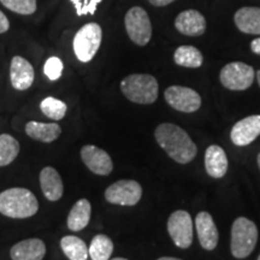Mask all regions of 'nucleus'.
<instances>
[{
  "mask_svg": "<svg viewBox=\"0 0 260 260\" xmlns=\"http://www.w3.org/2000/svg\"><path fill=\"white\" fill-rule=\"evenodd\" d=\"M256 260H260V254H259V256H258V259H256Z\"/></svg>",
  "mask_w": 260,
  "mask_h": 260,
  "instance_id": "obj_37",
  "label": "nucleus"
},
{
  "mask_svg": "<svg viewBox=\"0 0 260 260\" xmlns=\"http://www.w3.org/2000/svg\"><path fill=\"white\" fill-rule=\"evenodd\" d=\"M142 187L133 180H121L111 184L105 190L107 203L119 206H134L141 200Z\"/></svg>",
  "mask_w": 260,
  "mask_h": 260,
  "instance_id": "obj_8",
  "label": "nucleus"
},
{
  "mask_svg": "<svg viewBox=\"0 0 260 260\" xmlns=\"http://www.w3.org/2000/svg\"><path fill=\"white\" fill-rule=\"evenodd\" d=\"M46 254V246L40 239H27L16 243L10 251L12 260H42Z\"/></svg>",
  "mask_w": 260,
  "mask_h": 260,
  "instance_id": "obj_16",
  "label": "nucleus"
},
{
  "mask_svg": "<svg viewBox=\"0 0 260 260\" xmlns=\"http://www.w3.org/2000/svg\"><path fill=\"white\" fill-rule=\"evenodd\" d=\"M234 21L240 31L260 35V8L246 6L239 9L234 16Z\"/></svg>",
  "mask_w": 260,
  "mask_h": 260,
  "instance_id": "obj_19",
  "label": "nucleus"
},
{
  "mask_svg": "<svg viewBox=\"0 0 260 260\" xmlns=\"http://www.w3.org/2000/svg\"><path fill=\"white\" fill-rule=\"evenodd\" d=\"M251 50L253 53L259 54L260 56V38L254 39V40L251 42Z\"/></svg>",
  "mask_w": 260,
  "mask_h": 260,
  "instance_id": "obj_32",
  "label": "nucleus"
},
{
  "mask_svg": "<svg viewBox=\"0 0 260 260\" xmlns=\"http://www.w3.org/2000/svg\"><path fill=\"white\" fill-rule=\"evenodd\" d=\"M168 232L175 245L186 249L193 242V222L187 211H175L169 217Z\"/></svg>",
  "mask_w": 260,
  "mask_h": 260,
  "instance_id": "obj_9",
  "label": "nucleus"
},
{
  "mask_svg": "<svg viewBox=\"0 0 260 260\" xmlns=\"http://www.w3.org/2000/svg\"><path fill=\"white\" fill-rule=\"evenodd\" d=\"M40 109L42 113L53 121H60L67 115L68 106L61 100L53 96H47L40 103Z\"/></svg>",
  "mask_w": 260,
  "mask_h": 260,
  "instance_id": "obj_26",
  "label": "nucleus"
},
{
  "mask_svg": "<svg viewBox=\"0 0 260 260\" xmlns=\"http://www.w3.org/2000/svg\"><path fill=\"white\" fill-rule=\"evenodd\" d=\"M205 168L207 174L213 178H220L228 171V157L222 147L210 146L205 152Z\"/></svg>",
  "mask_w": 260,
  "mask_h": 260,
  "instance_id": "obj_18",
  "label": "nucleus"
},
{
  "mask_svg": "<svg viewBox=\"0 0 260 260\" xmlns=\"http://www.w3.org/2000/svg\"><path fill=\"white\" fill-rule=\"evenodd\" d=\"M195 228L201 247L206 251H213L218 245L219 234L212 216L209 212L198 213L195 218Z\"/></svg>",
  "mask_w": 260,
  "mask_h": 260,
  "instance_id": "obj_14",
  "label": "nucleus"
},
{
  "mask_svg": "<svg viewBox=\"0 0 260 260\" xmlns=\"http://www.w3.org/2000/svg\"><path fill=\"white\" fill-rule=\"evenodd\" d=\"M39 211L37 197L27 188H9L0 193V213L10 218L24 219Z\"/></svg>",
  "mask_w": 260,
  "mask_h": 260,
  "instance_id": "obj_2",
  "label": "nucleus"
},
{
  "mask_svg": "<svg viewBox=\"0 0 260 260\" xmlns=\"http://www.w3.org/2000/svg\"><path fill=\"white\" fill-rule=\"evenodd\" d=\"M121 90L130 102L149 105L158 99L159 87L157 80L152 75L133 74L122 80Z\"/></svg>",
  "mask_w": 260,
  "mask_h": 260,
  "instance_id": "obj_3",
  "label": "nucleus"
},
{
  "mask_svg": "<svg viewBox=\"0 0 260 260\" xmlns=\"http://www.w3.org/2000/svg\"><path fill=\"white\" fill-rule=\"evenodd\" d=\"M165 100L172 109L181 112H195L200 109L201 98L199 93L188 87L171 86L165 90Z\"/></svg>",
  "mask_w": 260,
  "mask_h": 260,
  "instance_id": "obj_10",
  "label": "nucleus"
},
{
  "mask_svg": "<svg viewBox=\"0 0 260 260\" xmlns=\"http://www.w3.org/2000/svg\"><path fill=\"white\" fill-rule=\"evenodd\" d=\"M60 248L70 260H87L89 256L86 242L77 236H64L60 240Z\"/></svg>",
  "mask_w": 260,
  "mask_h": 260,
  "instance_id": "obj_22",
  "label": "nucleus"
},
{
  "mask_svg": "<svg viewBox=\"0 0 260 260\" xmlns=\"http://www.w3.org/2000/svg\"><path fill=\"white\" fill-rule=\"evenodd\" d=\"M25 133L29 138L37 141L50 144L59 138L61 134V128L57 123H41L37 121H30L25 125Z\"/></svg>",
  "mask_w": 260,
  "mask_h": 260,
  "instance_id": "obj_20",
  "label": "nucleus"
},
{
  "mask_svg": "<svg viewBox=\"0 0 260 260\" xmlns=\"http://www.w3.org/2000/svg\"><path fill=\"white\" fill-rule=\"evenodd\" d=\"M103 40V29L98 23L84 24L74 38V52L82 63H88L95 57Z\"/></svg>",
  "mask_w": 260,
  "mask_h": 260,
  "instance_id": "obj_5",
  "label": "nucleus"
},
{
  "mask_svg": "<svg viewBox=\"0 0 260 260\" xmlns=\"http://www.w3.org/2000/svg\"><path fill=\"white\" fill-rule=\"evenodd\" d=\"M158 145L167 152L169 157L180 164L193 160L198 153L197 145L183 129L172 123L159 124L154 132Z\"/></svg>",
  "mask_w": 260,
  "mask_h": 260,
  "instance_id": "obj_1",
  "label": "nucleus"
},
{
  "mask_svg": "<svg viewBox=\"0 0 260 260\" xmlns=\"http://www.w3.org/2000/svg\"><path fill=\"white\" fill-rule=\"evenodd\" d=\"M260 135V115L248 116L233 126L230 138L234 145L247 146Z\"/></svg>",
  "mask_w": 260,
  "mask_h": 260,
  "instance_id": "obj_12",
  "label": "nucleus"
},
{
  "mask_svg": "<svg viewBox=\"0 0 260 260\" xmlns=\"http://www.w3.org/2000/svg\"><path fill=\"white\" fill-rule=\"evenodd\" d=\"M10 28V22L3 11H0V34L6 32Z\"/></svg>",
  "mask_w": 260,
  "mask_h": 260,
  "instance_id": "obj_30",
  "label": "nucleus"
},
{
  "mask_svg": "<svg viewBox=\"0 0 260 260\" xmlns=\"http://www.w3.org/2000/svg\"><path fill=\"white\" fill-rule=\"evenodd\" d=\"M113 252V242L109 236L99 234L93 237L88 248L92 260H110Z\"/></svg>",
  "mask_w": 260,
  "mask_h": 260,
  "instance_id": "obj_24",
  "label": "nucleus"
},
{
  "mask_svg": "<svg viewBox=\"0 0 260 260\" xmlns=\"http://www.w3.org/2000/svg\"><path fill=\"white\" fill-rule=\"evenodd\" d=\"M255 71L251 65L242 61H233L220 70L219 79L225 88L230 90H246L252 86Z\"/></svg>",
  "mask_w": 260,
  "mask_h": 260,
  "instance_id": "obj_7",
  "label": "nucleus"
},
{
  "mask_svg": "<svg viewBox=\"0 0 260 260\" xmlns=\"http://www.w3.org/2000/svg\"><path fill=\"white\" fill-rule=\"evenodd\" d=\"M149 4L153 6H157V8H162V6H167L171 3H174L175 0H148Z\"/></svg>",
  "mask_w": 260,
  "mask_h": 260,
  "instance_id": "obj_31",
  "label": "nucleus"
},
{
  "mask_svg": "<svg viewBox=\"0 0 260 260\" xmlns=\"http://www.w3.org/2000/svg\"><path fill=\"white\" fill-rule=\"evenodd\" d=\"M64 70V64L58 57H51L48 58L45 63L44 73L51 81H57L61 77Z\"/></svg>",
  "mask_w": 260,
  "mask_h": 260,
  "instance_id": "obj_28",
  "label": "nucleus"
},
{
  "mask_svg": "<svg viewBox=\"0 0 260 260\" xmlns=\"http://www.w3.org/2000/svg\"><path fill=\"white\" fill-rule=\"evenodd\" d=\"M158 260H181V259L172 258V256H162V258H159Z\"/></svg>",
  "mask_w": 260,
  "mask_h": 260,
  "instance_id": "obj_33",
  "label": "nucleus"
},
{
  "mask_svg": "<svg viewBox=\"0 0 260 260\" xmlns=\"http://www.w3.org/2000/svg\"><path fill=\"white\" fill-rule=\"evenodd\" d=\"M175 27L187 37H200L206 30V19L197 10H186L178 14Z\"/></svg>",
  "mask_w": 260,
  "mask_h": 260,
  "instance_id": "obj_15",
  "label": "nucleus"
},
{
  "mask_svg": "<svg viewBox=\"0 0 260 260\" xmlns=\"http://www.w3.org/2000/svg\"><path fill=\"white\" fill-rule=\"evenodd\" d=\"M174 60L180 67L197 69V68H200L203 65L204 57L197 47L184 45V46H180L175 51Z\"/></svg>",
  "mask_w": 260,
  "mask_h": 260,
  "instance_id": "obj_23",
  "label": "nucleus"
},
{
  "mask_svg": "<svg viewBox=\"0 0 260 260\" xmlns=\"http://www.w3.org/2000/svg\"><path fill=\"white\" fill-rule=\"evenodd\" d=\"M34 79V68L27 59L19 56L12 58L10 67V80L15 89L25 90L30 88Z\"/></svg>",
  "mask_w": 260,
  "mask_h": 260,
  "instance_id": "obj_13",
  "label": "nucleus"
},
{
  "mask_svg": "<svg viewBox=\"0 0 260 260\" xmlns=\"http://www.w3.org/2000/svg\"><path fill=\"white\" fill-rule=\"evenodd\" d=\"M125 30L128 37L138 46H146L152 38V23L146 10L134 6L124 17Z\"/></svg>",
  "mask_w": 260,
  "mask_h": 260,
  "instance_id": "obj_6",
  "label": "nucleus"
},
{
  "mask_svg": "<svg viewBox=\"0 0 260 260\" xmlns=\"http://www.w3.org/2000/svg\"><path fill=\"white\" fill-rule=\"evenodd\" d=\"M258 241V228L246 217H239L232 226V254L237 259H245L254 251Z\"/></svg>",
  "mask_w": 260,
  "mask_h": 260,
  "instance_id": "obj_4",
  "label": "nucleus"
},
{
  "mask_svg": "<svg viewBox=\"0 0 260 260\" xmlns=\"http://www.w3.org/2000/svg\"><path fill=\"white\" fill-rule=\"evenodd\" d=\"M111 260H128V259H125V258H113Z\"/></svg>",
  "mask_w": 260,
  "mask_h": 260,
  "instance_id": "obj_36",
  "label": "nucleus"
},
{
  "mask_svg": "<svg viewBox=\"0 0 260 260\" xmlns=\"http://www.w3.org/2000/svg\"><path fill=\"white\" fill-rule=\"evenodd\" d=\"M256 160H258V165H259V168H260V153L258 154V157H256Z\"/></svg>",
  "mask_w": 260,
  "mask_h": 260,
  "instance_id": "obj_35",
  "label": "nucleus"
},
{
  "mask_svg": "<svg viewBox=\"0 0 260 260\" xmlns=\"http://www.w3.org/2000/svg\"><path fill=\"white\" fill-rule=\"evenodd\" d=\"M256 80H258V83H259V86H260V70L259 71H256Z\"/></svg>",
  "mask_w": 260,
  "mask_h": 260,
  "instance_id": "obj_34",
  "label": "nucleus"
},
{
  "mask_svg": "<svg viewBox=\"0 0 260 260\" xmlns=\"http://www.w3.org/2000/svg\"><path fill=\"white\" fill-rule=\"evenodd\" d=\"M70 2L74 4L77 16H86L95 14L98 5L103 0H70Z\"/></svg>",
  "mask_w": 260,
  "mask_h": 260,
  "instance_id": "obj_29",
  "label": "nucleus"
},
{
  "mask_svg": "<svg viewBox=\"0 0 260 260\" xmlns=\"http://www.w3.org/2000/svg\"><path fill=\"white\" fill-rule=\"evenodd\" d=\"M92 214V206L87 199H81L74 205L68 216V228L71 232H81L88 225Z\"/></svg>",
  "mask_w": 260,
  "mask_h": 260,
  "instance_id": "obj_21",
  "label": "nucleus"
},
{
  "mask_svg": "<svg viewBox=\"0 0 260 260\" xmlns=\"http://www.w3.org/2000/svg\"><path fill=\"white\" fill-rule=\"evenodd\" d=\"M81 159L93 174L107 176L113 170V162L107 152L93 145H86L81 148Z\"/></svg>",
  "mask_w": 260,
  "mask_h": 260,
  "instance_id": "obj_11",
  "label": "nucleus"
},
{
  "mask_svg": "<svg viewBox=\"0 0 260 260\" xmlns=\"http://www.w3.org/2000/svg\"><path fill=\"white\" fill-rule=\"evenodd\" d=\"M40 186L45 198L50 201H58L64 194V184L56 169L44 168L40 172Z\"/></svg>",
  "mask_w": 260,
  "mask_h": 260,
  "instance_id": "obj_17",
  "label": "nucleus"
},
{
  "mask_svg": "<svg viewBox=\"0 0 260 260\" xmlns=\"http://www.w3.org/2000/svg\"><path fill=\"white\" fill-rule=\"evenodd\" d=\"M19 153V144L14 136L0 135V167L11 164Z\"/></svg>",
  "mask_w": 260,
  "mask_h": 260,
  "instance_id": "obj_25",
  "label": "nucleus"
},
{
  "mask_svg": "<svg viewBox=\"0 0 260 260\" xmlns=\"http://www.w3.org/2000/svg\"><path fill=\"white\" fill-rule=\"evenodd\" d=\"M0 3L19 15L29 16L37 11V0H0Z\"/></svg>",
  "mask_w": 260,
  "mask_h": 260,
  "instance_id": "obj_27",
  "label": "nucleus"
}]
</instances>
